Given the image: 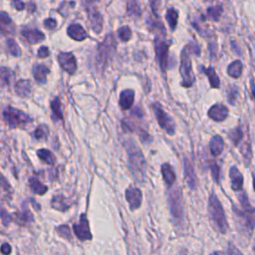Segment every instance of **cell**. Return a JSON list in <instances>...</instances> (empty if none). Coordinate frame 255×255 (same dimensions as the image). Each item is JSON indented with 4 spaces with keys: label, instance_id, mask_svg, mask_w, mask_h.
Returning a JSON list of instances; mask_svg holds the SVG:
<instances>
[{
    "label": "cell",
    "instance_id": "cell-5",
    "mask_svg": "<svg viewBox=\"0 0 255 255\" xmlns=\"http://www.w3.org/2000/svg\"><path fill=\"white\" fill-rule=\"evenodd\" d=\"M168 206L174 225L177 227H182L184 224V210L182 204V195L179 187L169 192Z\"/></svg>",
    "mask_w": 255,
    "mask_h": 255
},
{
    "label": "cell",
    "instance_id": "cell-39",
    "mask_svg": "<svg viewBox=\"0 0 255 255\" xmlns=\"http://www.w3.org/2000/svg\"><path fill=\"white\" fill-rule=\"evenodd\" d=\"M56 232L63 237L64 239H67L68 241L72 240V234H71V230L69 228L68 225H60L58 227H56Z\"/></svg>",
    "mask_w": 255,
    "mask_h": 255
},
{
    "label": "cell",
    "instance_id": "cell-14",
    "mask_svg": "<svg viewBox=\"0 0 255 255\" xmlns=\"http://www.w3.org/2000/svg\"><path fill=\"white\" fill-rule=\"evenodd\" d=\"M183 171H184L185 180L187 182L188 187L194 189L196 187V184H197L195 171H194V167H193L191 161L186 156L183 159Z\"/></svg>",
    "mask_w": 255,
    "mask_h": 255
},
{
    "label": "cell",
    "instance_id": "cell-52",
    "mask_svg": "<svg viewBox=\"0 0 255 255\" xmlns=\"http://www.w3.org/2000/svg\"><path fill=\"white\" fill-rule=\"evenodd\" d=\"M210 255H225L222 251H219V250H217V251H214V252H212V253H210Z\"/></svg>",
    "mask_w": 255,
    "mask_h": 255
},
{
    "label": "cell",
    "instance_id": "cell-36",
    "mask_svg": "<svg viewBox=\"0 0 255 255\" xmlns=\"http://www.w3.org/2000/svg\"><path fill=\"white\" fill-rule=\"evenodd\" d=\"M7 47L9 50V53L14 56V57H19L21 56V50L18 46V44L16 43V41L12 38H8L7 39Z\"/></svg>",
    "mask_w": 255,
    "mask_h": 255
},
{
    "label": "cell",
    "instance_id": "cell-20",
    "mask_svg": "<svg viewBox=\"0 0 255 255\" xmlns=\"http://www.w3.org/2000/svg\"><path fill=\"white\" fill-rule=\"evenodd\" d=\"M133 100H134V92L130 89H127L121 93L119 103L123 110H128L132 106Z\"/></svg>",
    "mask_w": 255,
    "mask_h": 255
},
{
    "label": "cell",
    "instance_id": "cell-10",
    "mask_svg": "<svg viewBox=\"0 0 255 255\" xmlns=\"http://www.w3.org/2000/svg\"><path fill=\"white\" fill-rule=\"evenodd\" d=\"M73 231L77 238L81 241H87L92 239V233L89 227V221L86 217V214H82L80 221L73 225Z\"/></svg>",
    "mask_w": 255,
    "mask_h": 255
},
{
    "label": "cell",
    "instance_id": "cell-21",
    "mask_svg": "<svg viewBox=\"0 0 255 255\" xmlns=\"http://www.w3.org/2000/svg\"><path fill=\"white\" fill-rule=\"evenodd\" d=\"M51 205L54 209H57L59 211H66L71 206V203L68 201V199L62 195H56L51 200Z\"/></svg>",
    "mask_w": 255,
    "mask_h": 255
},
{
    "label": "cell",
    "instance_id": "cell-49",
    "mask_svg": "<svg viewBox=\"0 0 255 255\" xmlns=\"http://www.w3.org/2000/svg\"><path fill=\"white\" fill-rule=\"evenodd\" d=\"M12 6L15 8V9H17V10H23L24 8H25V4H24V2H22V1H18V0H15V1H13L12 3Z\"/></svg>",
    "mask_w": 255,
    "mask_h": 255
},
{
    "label": "cell",
    "instance_id": "cell-48",
    "mask_svg": "<svg viewBox=\"0 0 255 255\" xmlns=\"http://www.w3.org/2000/svg\"><path fill=\"white\" fill-rule=\"evenodd\" d=\"M11 250H12V248H11V245L9 243L5 242L1 245V253L3 255H9L11 253Z\"/></svg>",
    "mask_w": 255,
    "mask_h": 255
},
{
    "label": "cell",
    "instance_id": "cell-25",
    "mask_svg": "<svg viewBox=\"0 0 255 255\" xmlns=\"http://www.w3.org/2000/svg\"><path fill=\"white\" fill-rule=\"evenodd\" d=\"M0 22H1V31L3 34L13 33V31H14L13 22H12L11 18L9 17V15L4 11L0 12Z\"/></svg>",
    "mask_w": 255,
    "mask_h": 255
},
{
    "label": "cell",
    "instance_id": "cell-42",
    "mask_svg": "<svg viewBox=\"0 0 255 255\" xmlns=\"http://www.w3.org/2000/svg\"><path fill=\"white\" fill-rule=\"evenodd\" d=\"M237 96H238V90L236 87H232L230 89V91L228 92V102L231 104V105H234L235 102H236V99H237Z\"/></svg>",
    "mask_w": 255,
    "mask_h": 255
},
{
    "label": "cell",
    "instance_id": "cell-16",
    "mask_svg": "<svg viewBox=\"0 0 255 255\" xmlns=\"http://www.w3.org/2000/svg\"><path fill=\"white\" fill-rule=\"evenodd\" d=\"M229 176L231 180V188L234 191H242L244 177L236 166H231L229 169Z\"/></svg>",
    "mask_w": 255,
    "mask_h": 255
},
{
    "label": "cell",
    "instance_id": "cell-51",
    "mask_svg": "<svg viewBox=\"0 0 255 255\" xmlns=\"http://www.w3.org/2000/svg\"><path fill=\"white\" fill-rule=\"evenodd\" d=\"M250 89H251V93H252V98L255 101V84H254V80L252 78L250 79Z\"/></svg>",
    "mask_w": 255,
    "mask_h": 255
},
{
    "label": "cell",
    "instance_id": "cell-13",
    "mask_svg": "<svg viewBox=\"0 0 255 255\" xmlns=\"http://www.w3.org/2000/svg\"><path fill=\"white\" fill-rule=\"evenodd\" d=\"M91 27L95 33H100L103 29V17L96 7H87Z\"/></svg>",
    "mask_w": 255,
    "mask_h": 255
},
{
    "label": "cell",
    "instance_id": "cell-12",
    "mask_svg": "<svg viewBox=\"0 0 255 255\" xmlns=\"http://www.w3.org/2000/svg\"><path fill=\"white\" fill-rule=\"evenodd\" d=\"M126 199L129 205L130 210L137 209L141 205L142 201V194L139 188L129 186L126 190Z\"/></svg>",
    "mask_w": 255,
    "mask_h": 255
},
{
    "label": "cell",
    "instance_id": "cell-27",
    "mask_svg": "<svg viewBox=\"0 0 255 255\" xmlns=\"http://www.w3.org/2000/svg\"><path fill=\"white\" fill-rule=\"evenodd\" d=\"M243 70V64L240 60H235L229 64L227 67V74L232 78H239L242 74Z\"/></svg>",
    "mask_w": 255,
    "mask_h": 255
},
{
    "label": "cell",
    "instance_id": "cell-28",
    "mask_svg": "<svg viewBox=\"0 0 255 255\" xmlns=\"http://www.w3.org/2000/svg\"><path fill=\"white\" fill-rule=\"evenodd\" d=\"M15 220L20 225H26L33 222V215L30 212V210L27 207H25V209H23L21 212L15 214Z\"/></svg>",
    "mask_w": 255,
    "mask_h": 255
},
{
    "label": "cell",
    "instance_id": "cell-7",
    "mask_svg": "<svg viewBox=\"0 0 255 255\" xmlns=\"http://www.w3.org/2000/svg\"><path fill=\"white\" fill-rule=\"evenodd\" d=\"M116 52V41L113 34L107 35L105 40L98 46V57L97 61L102 68H105L106 65L110 62L113 55Z\"/></svg>",
    "mask_w": 255,
    "mask_h": 255
},
{
    "label": "cell",
    "instance_id": "cell-38",
    "mask_svg": "<svg viewBox=\"0 0 255 255\" xmlns=\"http://www.w3.org/2000/svg\"><path fill=\"white\" fill-rule=\"evenodd\" d=\"M127 11H128V13L130 16H133V17H136V18H138L139 15H140V8H139V5H138V3L135 2V1H129V2L128 3Z\"/></svg>",
    "mask_w": 255,
    "mask_h": 255
},
{
    "label": "cell",
    "instance_id": "cell-8",
    "mask_svg": "<svg viewBox=\"0 0 255 255\" xmlns=\"http://www.w3.org/2000/svg\"><path fill=\"white\" fill-rule=\"evenodd\" d=\"M170 42L163 39L161 36H157L154 39V50L156 54V59L161 71L164 73L167 67V58H168V48Z\"/></svg>",
    "mask_w": 255,
    "mask_h": 255
},
{
    "label": "cell",
    "instance_id": "cell-33",
    "mask_svg": "<svg viewBox=\"0 0 255 255\" xmlns=\"http://www.w3.org/2000/svg\"><path fill=\"white\" fill-rule=\"evenodd\" d=\"M223 12V8L221 5H216V6H211L207 8V14L208 18L211 19L212 21H218L220 19V16Z\"/></svg>",
    "mask_w": 255,
    "mask_h": 255
},
{
    "label": "cell",
    "instance_id": "cell-32",
    "mask_svg": "<svg viewBox=\"0 0 255 255\" xmlns=\"http://www.w3.org/2000/svg\"><path fill=\"white\" fill-rule=\"evenodd\" d=\"M165 19H166L170 29L174 30L176 28L177 20H178V13H177V11L175 9H173L172 7L168 8L167 11H166V14H165Z\"/></svg>",
    "mask_w": 255,
    "mask_h": 255
},
{
    "label": "cell",
    "instance_id": "cell-29",
    "mask_svg": "<svg viewBox=\"0 0 255 255\" xmlns=\"http://www.w3.org/2000/svg\"><path fill=\"white\" fill-rule=\"evenodd\" d=\"M29 184H30L32 191L39 195L45 194L46 191L48 190V187L45 184H43L40 180H38L36 177H31L29 179Z\"/></svg>",
    "mask_w": 255,
    "mask_h": 255
},
{
    "label": "cell",
    "instance_id": "cell-6",
    "mask_svg": "<svg viewBox=\"0 0 255 255\" xmlns=\"http://www.w3.org/2000/svg\"><path fill=\"white\" fill-rule=\"evenodd\" d=\"M3 119L11 128L24 127L33 121V119L26 113L9 106L5 107L3 110Z\"/></svg>",
    "mask_w": 255,
    "mask_h": 255
},
{
    "label": "cell",
    "instance_id": "cell-31",
    "mask_svg": "<svg viewBox=\"0 0 255 255\" xmlns=\"http://www.w3.org/2000/svg\"><path fill=\"white\" fill-rule=\"evenodd\" d=\"M37 155H38V157H39L41 160H43L45 163L50 164V165L54 164L55 161H56V158H55L54 154H53L50 150H48V149H46V148L38 149V150H37Z\"/></svg>",
    "mask_w": 255,
    "mask_h": 255
},
{
    "label": "cell",
    "instance_id": "cell-3",
    "mask_svg": "<svg viewBox=\"0 0 255 255\" xmlns=\"http://www.w3.org/2000/svg\"><path fill=\"white\" fill-rule=\"evenodd\" d=\"M208 215L214 230L221 234H225L228 229V223L225 217L224 209L215 193H211L208 199Z\"/></svg>",
    "mask_w": 255,
    "mask_h": 255
},
{
    "label": "cell",
    "instance_id": "cell-34",
    "mask_svg": "<svg viewBox=\"0 0 255 255\" xmlns=\"http://www.w3.org/2000/svg\"><path fill=\"white\" fill-rule=\"evenodd\" d=\"M1 83L2 85H7L9 86L14 78V73L12 72V70L6 68V67H2L1 68Z\"/></svg>",
    "mask_w": 255,
    "mask_h": 255
},
{
    "label": "cell",
    "instance_id": "cell-22",
    "mask_svg": "<svg viewBox=\"0 0 255 255\" xmlns=\"http://www.w3.org/2000/svg\"><path fill=\"white\" fill-rule=\"evenodd\" d=\"M209 148H210L212 155H214V156L219 155L223 151V148H224V141H223L222 137L220 135L212 136V138L210 139V142H209Z\"/></svg>",
    "mask_w": 255,
    "mask_h": 255
},
{
    "label": "cell",
    "instance_id": "cell-9",
    "mask_svg": "<svg viewBox=\"0 0 255 255\" xmlns=\"http://www.w3.org/2000/svg\"><path fill=\"white\" fill-rule=\"evenodd\" d=\"M152 110L154 112L157 123L161 127V128H163L168 134L173 135L175 132V123L173 122L172 118L168 114H166L162 110V108L156 103L152 105Z\"/></svg>",
    "mask_w": 255,
    "mask_h": 255
},
{
    "label": "cell",
    "instance_id": "cell-53",
    "mask_svg": "<svg viewBox=\"0 0 255 255\" xmlns=\"http://www.w3.org/2000/svg\"><path fill=\"white\" fill-rule=\"evenodd\" d=\"M31 202H33V204H34V206H35V208H36L37 210L40 208V205L37 204V202L34 200V198H31Z\"/></svg>",
    "mask_w": 255,
    "mask_h": 255
},
{
    "label": "cell",
    "instance_id": "cell-19",
    "mask_svg": "<svg viewBox=\"0 0 255 255\" xmlns=\"http://www.w3.org/2000/svg\"><path fill=\"white\" fill-rule=\"evenodd\" d=\"M49 69L43 64H37L33 68V76L38 84L44 85L47 82V75L49 74Z\"/></svg>",
    "mask_w": 255,
    "mask_h": 255
},
{
    "label": "cell",
    "instance_id": "cell-35",
    "mask_svg": "<svg viewBox=\"0 0 255 255\" xmlns=\"http://www.w3.org/2000/svg\"><path fill=\"white\" fill-rule=\"evenodd\" d=\"M33 135L36 139H39V140H44L48 137L49 135V128H47L46 125H40L36 129L35 131L33 132Z\"/></svg>",
    "mask_w": 255,
    "mask_h": 255
},
{
    "label": "cell",
    "instance_id": "cell-37",
    "mask_svg": "<svg viewBox=\"0 0 255 255\" xmlns=\"http://www.w3.org/2000/svg\"><path fill=\"white\" fill-rule=\"evenodd\" d=\"M228 136L232 140L234 145H238V143L241 141V139L243 137L242 129L240 128H236L232 129L231 131H229V135Z\"/></svg>",
    "mask_w": 255,
    "mask_h": 255
},
{
    "label": "cell",
    "instance_id": "cell-47",
    "mask_svg": "<svg viewBox=\"0 0 255 255\" xmlns=\"http://www.w3.org/2000/svg\"><path fill=\"white\" fill-rule=\"evenodd\" d=\"M50 54V51H49V48L46 47V46H42L40 47V49L38 50V57L39 58H46L48 57Z\"/></svg>",
    "mask_w": 255,
    "mask_h": 255
},
{
    "label": "cell",
    "instance_id": "cell-41",
    "mask_svg": "<svg viewBox=\"0 0 255 255\" xmlns=\"http://www.w3.org/2000/svg\"><path fill=\"white\" fill-rule=\"evenodd\" d=\"M241 152L245 158V160L247 161V163L251 160L252 157V148H251V144L249 142H245L243 144V146L241 147Z\"/></svg>",
    "mask_w": 255,
    "mask_h": 255
},
{
    "label": "cell",
    "instance_id": "cell-18",
    "mask_svg": "<svg viewBox=\"0 0 255 255\" xmlns=\"http://www.w3.org/2000/svg\"><path fill=\"white\" fill-rule=\"evenodd\" d=\"M67 33L72 39L76 41H83L88 37L85 29L80 24H77V23L71 24L67 29Z\"/></svg>",
    "mask_w": 255,
    "mask_h": 255
},
{
    "label": "cell",
    "instance_id": "cell-17",
    "mask_svg": "<svg viewBox=\"0 0 255 255\" xmlns=\"http://www.w3.org/2000/svg\"><path fill=\"white\" fill-rule=\"evenodd\" d=\"M21 35L30 44H37L45 39V35L38 29H24L21 31Z\"/></svg>",
    "mask_w": 255,
    "mask_h": 255
},
{
    "label": "cell",
    "instance_id": "cell-4",
    "mask_svg": "<svg viewBox=\"0 0 255 255\" xmlns=\"http://www.w3.org/2000/svg\"><path fill=\"white\" fill-rule=\"evenodd\" d=\"M238 198L241 203L242 210H239L236 207H233V210L241 226H243V228L250 233L255 227V208L250 205L247 194L244 192V190L238 195Z\"/></svg>",
    "mask_w": 255,
    "mask_h": 255
},
{
    "label": "cell",
    "instance_id": "cell-30",
    "mask_svg": "<svg viewBox=\"0 0 255 255\" xmlns=\"http://www.w3.org/2000/svg\"><path fill=\"white\" fill-rule=\"evenodd\" d=\"M51 110H52V118H53L54 122L63 120V113H62L61 102H60L59 98H55L51 102Z\"/></svg>",
    "mask_w": 255,
    "mask_h": 255
},
{
    "label": "cell",
    "instance_id": "cell-15",
    "mask_svg": "<svg viewBox=\"0 0 255 255\" xmlns=\"http://www.w3.org/2000/svg\"><path fill=\"white\" fill-rule=\"evenodd\" d=\"M208 117L215 122H222L228 117V109L222 104H215L208 110Z\"/></svg>",
    "mask_w": 255,
    "mask_h": 255
},
{
    "label": "cell",
    "instance_id": "cell-45",
    "mask_svg": "<svg viewBox=\"0 0 255 255\" xmlns=\"http://www.w3.org/2000/svg\"><path fill=\"white\" fill-rule=\"evenodd\" d=\"M1 220H2V224L4 226L8 225V223L11 221V216L6 212V210L4 208H2V211H1Z\"/></svg>",
    "mask_w": 255,
    "mask_h": 255
},
{
    "label": "cell",
    "instance_id": "cell-23",
    "mask_svg": "<svg viewBox=\"0 0 255 255\" xmlns=\"http://www.w3.org/2000/svg\"><path fill=\"white\" fill-rule=\"evenodd\" d=\"M201 70L203 71V73L207 76L210 86L214 89H218L220 87V79L218 77V75L215 72V69L212 66H209L207 68H203L201 67Z\"/></svg>",
    "mask_w": 255,
    "mask_h": 255
},
{
    "label": "cell",
    "instance_id": "cell-40",
    "mask_svg": "<svg viewBox=\"0 0 255 255\" xmlns=\"http://www.w3.org/2000/svg\"><path fill=\"white\" fill-rule=\"evenodd\" d=\"M118 34H119L120 39L123 42L128 41L131 37V31H130V28L128 26H122L121 28H119Z\"/></svg>",
    "mask_w": 255,
    "mask_h": 255
},
{
    "label": "cell",
    "instance_id": "cell-44",
    "mask_svg": "<svg viewBox=\"0 0 255 255\" xmlns=\"http://www.w3.org/2000/svg\"><path fill=\"white\" fill-rule=\"evenodd\" d=\"M227 253H228V255H243L241 253V251L236 246H234L232 243H229Z\"/></svg>",
    "mask_w": 255,
    "mask_h": 255
},
{
    "label": "cell",
    "instance_id": "cell-2",
    "mask_svg": "<svg viewBox=\"0 0 255 255\" xmlns=\"http://www.w3.org/2000/svg\"><path fill=\"white\" fill-rule=\"evenodd\" d=\"M190 53H194L195 55L200 54V48L196 43H188L181 52L179 71L182 78L181 86H183L184 88L191 87L195 81V76L192 71V65L190 60Z\"/></svg>",
    "mask_w": 255,
    "mask_h": 255
},
{
    "label": "cell",
    "instance_id": "cell-54",
    "mask_svg": "<svg viewBox=\"0 0 255 255\" xmlns=\"http://www.w3.org/2000/svg\"><path fill=\"white\" fill-rule=\"evenodd\" d=\"M253 188L255 190V174H253Z\"/></svg>",
    "mask_w": 255,
    "mask_h": 255
},
{
    "label": "cell",
    "instance_id": "cell-26",
    "mask_svg": "<svg viewBox=\"0 0 255 255\" xmlns=\"http://www.w3.org/2000/svg\"><path fill=\"white\" fill-rule=\"evenodd\" d=\"M15 92L20 97H26L31 92V84L28 80L21 79L15 85Z\"/></svg>",
    "mask_w": 255,
    "mask_h": 255
},
{
    "label": "cell",
    "instance_id": "cell-50",
    "mask_svg": "<svg viewBox=\"0 0 255 255\" xmlns=\"http://www.w3.org/2000/svg\"><path fill=\"white\" fill-rule=\"evenodd\" d=\"M231 47H232V50H233L237 55H241V50L238 49L239 47L237 46V44H236L234 41L231 42Z\"/></svg>",
    "mask_w": 255,
    "mask_h": 255
},
{
    "label": "cell",
    "instance_id": "cell-24",
    "mask_svg": "<svg viewBox=\"0 0 255 255\" xmlns=\"http://www.w3.org/2000/svg\"><path fill=\"white\" fill-rule=\"evenodd\" d=\"M161 174H162L163 180L165 181V183L168 186H171L174 183L176 176H175V173L173 172L171 166L168 163H163L161 165Z\"/></svg>",
    "mask_w": 255,
    "mask_h": 255
},
{
    "label": "cell",
    "instance_id": "cell-11",
    "mask_svg": "<svg viewBox=\"0 0 255 255\" xmlns=\"http://www.w3.org/2000/svg\"><path fill=\"white\" fill-rule=\"evenodd\" d=\"M58 63L63 70L69 74H74L77 70V62L73 53L70 52H61L58 57Z\"/></svg>",
    "mask_w": 255,
    "mask_h": 255
},
{
    "label": "cell",
    "instance_id": "cell-1",
    "mask_svg": "<svg viewBox=\"0 0 255 255\" xmlns=\"http://www.w3.org/2000/svg\"><path fill=\"white\" fill-rule=\"evenodd\" d=\"M125 146L127 148L128 157V167L133 179L138 184L145 182L146 174V162L140 148L134 143L132 139L126 141Z\"/></svg>",
    "mask_w": 255,
    "mask_h": 255
},
{
    "label": "cell",
    "instance_id": "cell-46",
    "mask_svg": "<svg viewBox=\"0 0 255 255\" xmlns=\"http://www.w3.org/2000/svg\"><path fill=\"white\" fill-rule=\"evenodd\" d=\"M44 26H45L47 29H49V30H53V29L56 28L57 22H56V20H54V19H52V18H48V19H46V20L44 21Z\"/></svg>",
    "mask_w": 255,
    "mask_h": 255
},
{
    "label": "cell",
    "instance_id": "cell-43",
    "mask_svg": "<svg viewBox=\"0 0 255 255\" xmlns=\"http://www.w3.org/2000/svg\"><path fill=\"white\" fill-rule=\"evenodd\" d=\"M210 168H211V174H212L214 181L219 182V167H218V165L214 162V163H212Z\"/></svg>",
    "mask_w": 255,
    "mask_h": 255
}]
</instances>
